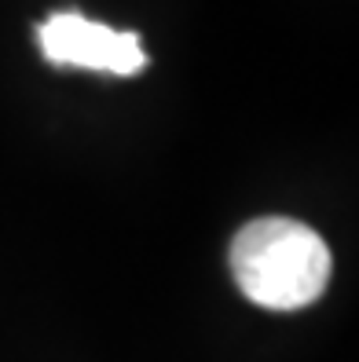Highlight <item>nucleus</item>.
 Here are the masks:
<instances>
[{
	"mask_svg": "<svg viewBox=\"0 0 359 362\" xmlns=\"http://www.w3.org/2000/svg\"><path fill=\"white\" fill-rule=\"evenodd\" d=\"M231 274L257 308L297 311L323 296L330 282V249L301 220L261 216L231 242Z\"/></svg>",
	"mask_w": 359,
	"mask_h": 362,
	"instance_id": "f257e3e1",
	"label": "nucleus"
},
{
	"mask_svg": "<svg viewBox=\"0 0 359 362\" xmlns=\"http://www.w3.org/2000/svg\"><path fill=\"white\" fill-rule=\"evenodd\" d=\"M37 45L52 66H81L114 77L147 70V52L132 30H110L81 11H55L37 30Z\"/></svg>",
	"mask_w": 359,
	"mask_h": 362,
	"instance_id": "f03ea898",
	"label": "nucleus"
}]
</instances>
